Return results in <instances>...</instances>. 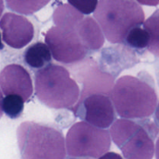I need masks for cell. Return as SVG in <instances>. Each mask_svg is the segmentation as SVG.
<instances>
[{"label":"cell","mask_w":159,"mask_h":159,"mask_svg":"<svg viewBox=\"0 0 159 159\" xmlns=\"http://www.w3.org/2000/svg\"><path fill=\"white\" fill-rule=\"evenodd\" d=\"M110 98L120 116L125 119H145L155 113L158 96L154 82L143 78L124 75L112 87Z\"/></svg>","instance_id":"cell-1"},{"label":"cell","mask_w":159,"mask_h":159,"mask_svg":"<svg viewBox=\"0 0 159 159\" xmlns=\"http://www.w3.org/2000/svg\"><path fill=\"white\" fill-rule=\"evenodd\" d=\"M21 159H65L63 133L50 124L24 121L16 130Z\"/></svg>","instance_id":"cell-2"},{"label":"cell","mask_w":159,"mask_h":159,"mask_svg":"<svg viewBox=\"0 0 159 159\" xmlns=\"http://www.w3.org/2000/svg\"><path fill=\"white\" fill-rule=\"evenodd\" d=\"M93 12L104 37L112 43H124L129 31L141 26L145 17L136 0H99Z\"/></svg>","instance_id":"cell-3"},{"label":"cell","mask_w":159,"mask_h":159,"mask_svg":"<svg viewBox=\"0 0 159 159\" xmlns=\"http://www.w3.org/2000/svg\"><path fill=\"white\" fill-rule=\"evenodd\" d=\"M37 99L52 109L72 108L79 101L80 89L63 66L49 64L35 75Z\"/></svg>","instance_id":"cell-4"},{"label":"cell","mask_w":159,"mask_h":159,"mask_svg":"<svg viewBox=\"0 0 159 159\" xmlns=\"http://www.w3.org/2000/svg\"><path fill=\"white\" fill-rule=\"evenodd\" d=\"M110 134L113 142L122 152L125 159H152L155 148L154 138L158 134L154 124H139L129 119L113 121Z\"/></svg>","instance_id":"cell-5"},{"label":"cell","mask_w":159,"mask_h":159,"mask_svg":"<svg viewBox=\"0 0 159 159\" xmlns=\"http://www.w3.org/2000/svg\"><path fill=\"white\" fill-rule=\"evenodd\" d=\"M66 152L79 159H98L111 147L110 132L85 121L75 123L68 130L65 140Z\"/></svg>","instance_id":"cell-6"},{"label":"cell","mask_w":159,"mask_h":159,"mask_svg":"<svg viewBox=\"0 0 159 159\" xmlns=\"http://www.w3.org/2000/svg\"><path fill=\"white\" fill-rule=\"evenodd\" d=\"M45 42L54 60L61 63H76L87 54V48L75 30L53 26L46 33Z\"/></svg>","instance_id":"cell-7"},{"label":"cell","mask_w":159,"mask_h":159,"mask_svg":"<svg viewBox=\"0 0 159 159\" xmlns=\"http://www.w3.org/2000/svg\"><path fill=\"white\" fill-rule=\"evenodd\" d=\"M75 113L85 122L102 129L110 127L115 120L110 96L102 93H93L75 104Z\"/></svg>","instance_id":"cell-8"},{"label":"cell","mask_w":159,"mask_h":159,"mask_svg":"<svg viewBox=\"0 0 159 159\" xmlns=\"http://www.w3.org/2000/svg\"><path fill=\"white\" fill-rule=\"evenodd\" d=\"M2 40L9 47L21 49L26 47L34 37V27L29 20L23 16L6 12L0 20Z\"/></svg>","instance_id":"cell-9"},{"label":"cell","mask_w":159,"mask_h":159,"mask_svg":"<svg viewBox=\"0 0 159 159\" xmlns=\"http://www.w3.org/2000/svg\"><path fill=\"white\" fill-rule=\"evenodd\" d=\"M0 87L4 95L20 96L24 102L34 93L30 75L26 68L18 64H11L0 72Z\"/></svg>","instance_id":"cell-10"},{"label":"cell","mask_w":159,"mask_h":159,"mask_svg":"<svg viewBox=\"0 0 159 159\" xmlns=\"http://www.w3.org/2000/svg\"><path fill=\"white\" fill-rule=\"evenodd\" d=\"M81 40L87 49L97 51L104 44L105 38L99 23L93 17H84L76 27Z\"/></svg>","instance_id":"cell-11"},{"label":"cell","mask_w":159,"mask_h":159,"mask_svg":"<svg viewBox=\"0 0 159 159\" xmlns=\"http://www.w3.org/2000/svg\"><path fill=\"white\" fill-rule=\"evenodd\" d=\"M84 18V15L68 4H62L55 9L53 13V21L57 26L75 30Z\"/></svg>","instance_id":"cell-12"},{"label":"cell","mask_w":159,"mask_h":159,"mask_svg":"<svg viewBox=\"0 0 159 159\" xmlns=\"http://www.w3.org/2000/svg\"><path fill=\"white\" fill-rule=\"evenodd\" d=\"M51 60V53L47 44L37 42L30 45L24 52V61L33 68H40L46 66Z\"/></svg>","instance_id":"cell-13"},{"label":"cell","mask_w":159,"mask_h":159,"mask_svg":"<svg viewBox=\"0 0 159 159\" xmlns=\"http://www.w3.org/2000/svg\"><path fill=\"white\" fill-rule=\"evenodd\" d=\"M51 0H6L8 9L23 15H31L43 9Z\"/></svg>","instance_id":"cell-14"},{"label":"cell","mask_w":159,"mask_h":159,"mask_svg":"<svg viewBox=\"0 0 159 159\" xmlns=\"http://www.w3.org/2000/svg\"><path fill=\"white\" fill-rule=\"evenodd\" d=\"M158 9H157L144 23V30L149 36V43L147 48L155 55L158 54Z\"/></svg>","instance_id":"cell-15"},{"label":"cell","mask_w":159,"mask_h":159,"mask_svg":"<svg viewBox=\"0 0 159 159\" xmlns=\"http://www.w3.org/2000/svg\"><path fill=\"white\" fill-rule=\"evenodd\" d=\"M2 112L11 119H16L20 116L24 109V100L15 94L7 95L2 101Z\"/></svg>","instance_id":"cell-16"},{"label":"cell","mask_w":159,"mask_h":159,"mask_svg":"<svg viewBox=\"0 0 159 159\" xmlns=\"http://www.w3.org/2000/svg\"><path fill=\"white\" fill-rule=\"evenodd\" d=\"M127 44L135 49L146 48L149 43V36L147 31L141 26H137L129 31L125 38Z\"/></svg>","instance_id":"cell-17"},{"label":"cell","mask_w":159,"mask_h":159,"mask_svg":"<svg viewBox=\"0 0 159 159\" xmlns=\"http://www.w3.org/2000/svg\"><path fill=\"white\" fill-rule=\"evenodd\" d=\"M71 6L82 12L89 15L93 12L98 4V0H68Z\"/></svg>","instance_id":"cell-18"},{"label":"cell","mask_w":159,"mask_h":159,"mask_svg":"<svg viewBox=\"0 0 159 159\" xmlns=\"http://www.w3.org/2000/svg\"><path fill=\"white\" fill-rule=\"evenodd\" d=\"M98 159H124L120 155L113 152H107Z\"/></svg>","instance_id":"cell-19"},{"label":"cell","mask_w":159,"mask_h":159,"mask_svg":"<svg viewBox=\"0 0 159 159\" xmlns=\"http://www.w3.org/2000/svg\"><path fill=\"white\" fill-rule=\"evenodd\" d=\"M141 5L150 6H156L158 5V0H136Z\"/></svg>","instance_id":"cell-20"},{"label":"cell","mask_w":159,"mask_h":159,"mask_svg":"<svg viewBox=\"0 0 159 159\" xmlns=\"http://www.w3.org/2000/svg\"><path fill=\"white\" fill-rule=\"evenodd\" d=\"M2 93L1 90H0V119L2 116Z\"/></svg>","instance_id":"cell-21"},{"label":"cell","mask_w":159,"mask_h":159,"mask_svg":"<svg viewBox=\"0 0 159 159\" xmlns=\"http://www.w3.org/2000/svg\"><path fill=\"white\" fill-rule=\"evenodd\" d=\"M3 10H4V1L3 0H0V16L2 14Z\"/></svg>","instance_id":"cell-22"},{"label":"cell","mask_w":159,"mask_h":159,"mask_svg":"<svg viewBox=\"0 0 159 159\" xmlns=\"http://www.w3.org/2000/svg\"><path fill=\"white\" fill-rule=\"evenodd\" d=\"M3 48H4V45H3L2 42V39H1V34H0V50H2Z\"/></svg>","instance_id":"cell-23"},{"label":"cell","mask_w":159,"mask_h":159,"mask_svg":"<svg viewBox=\"0 0 159 159\" xmlns=\"http://www.w3.org/2000/svg\"><path fill=\"white\" fill-rule=\"evenodd\" d=\"M71 159H79V158H71Z\"/></svg>","instance_id":"cell-24"}]
</instances>
